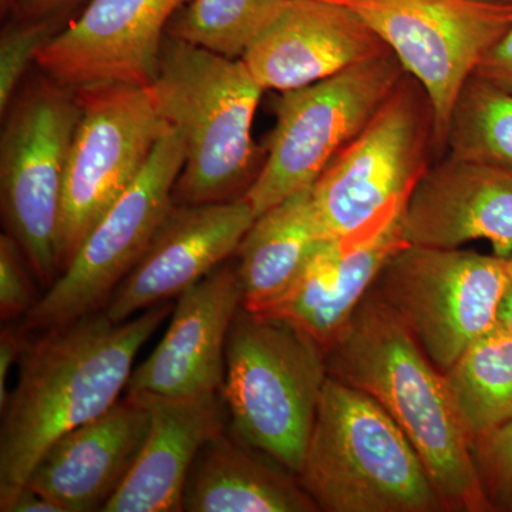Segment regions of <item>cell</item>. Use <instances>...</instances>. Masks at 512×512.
I'll use <instances>...</instances> for the list:
<instances>
[{"instance_id":"cell-1","label":"cell","mask_w":512,"mask_h":512,"mask_svg":"<svg viewBox=\"0 0 512 512\" xmlns=\"http://www.w3.org/2000/svg\"><path fill=\"white\" fill-rule=\"evenodd\" d=\"M171 311L168 301L116 323L100 309L36 338L29 333L18 384L2 409L0 511L8 510L47 448L119 402L138 352Z\"/></svg>"},{"instance_id":"cell-2","label":"cell","mask_w":512,"mask_h":512,"mask_svg":"<svg viewBox=\"0 0 512 512\" xmlns=\"http://www.w3.org/2000/svg\"><path fill=\"white\" fill-rule=\"evenodd\" d=\"M328 373L375 399L416 448L447 511H494L443 372L373 293L326 349Z\"/></svg>"},{"instance_id":"cell-3","label":"cell","mask_w":512,"mask_h":512,"mask_svg":"<svg viewBox=\"0 0 512 512\" xmlns=\"http://www.w3.org/2000/svg\"><path fill=\"white\" fill-rule=\"evenodd\" d=\"M148 90L161 117L183 138L174 204L244 198L256 177L252 126L264 93L244 60L165 36Z\"/></svg>"},{"instance_id":"cell-4","label":"cell","mask_w":512,"mask_h":512,"mask_svg":"<svg viewBox=\"0 0 512 512\" xmlns=\"http://www.w3.org/2000/svg\"><path fill=\"white\" fill-rule=\"evenodd\" d=\"M298 478L319 511H447L396 421L375 399L330 376Z\"/></svg>"},{"instance_id":"cell-5","label":"cell","mask_w":512,"mask_h":512,"mask_svg":"<svg viewBox=\"0 0 512 512\" xmlns=\"http://www.w3.org/2000/svg\"><path fill=\"white\" fill-rule=\"evenodd\" d=\"M328 377L326 348L306 330L271 313L238 309L220 392L231 431L296 476Z\"/></svg>"},{"instance_id":"cell-6","label":"cell","mask_w":512,"mask_h":512,"mask_svg":"<svg viewBox=\"0 0 512 512\" xmlns=\"http://www.w3.org/2000/svg\"><path fill=\"white\" fill-rule=\"evenodd\" d=\"M433 153V104L406 73L362 133L312 185L325 237L357 245L382 234L402 217Z\"/></svg>"},{"instance_id":"cell-7","label":"cell","mask_w":512,"mask_h":512,"mask_svg":"<svg viewBox=\"0 0 512 512\" xmlns=\"http://www.w3.org/2000/svg\"><path fill=\"white\" fill-rule=\"evenodd\" d=\"M79 119L74 90L43 72L25 83L3 116V224L45 291L60 275L57 231L67 158Z\"/></svg>"},{"instance_id":"cell-8","label":"cell","mask_w":512,"mask_h":512,"mask_svg":"<svg viewBox=\"0 0 512 512\" xmlns=\"http://www.w3.org/2000/svg\"><path fill=\"white\" fill-rule=\"evenodd\" d=\"M406 76L389 50L335 76L282 92L266 160L245 194L256 217L312 187Z\"/></svg>"},{"instance_id":"cell-9","label":"cell","mask_w":512,"mask_h":512,"mask_svg":"<svg viewBox=\"0 0 512 512\" xmlns=\"http://www.w3.org/2000/svg\"><path fill=\"white\" fill-rule=\"evenodd\" d=\"M510 284L503 256L406 245L384 265L372 291L446 372L498 325Z\"/></svg>"},{"instance_id":"cell-10","label":"cell","mask_w":512,"mask_h":512,"mask_svg":"<svg viewBox=\"0 0 512 512\" xmlns=\"http://www.w3.org/2000/svg\"><path fill=\"white\" fill-rule=\"evenodd\" d=\"M80 119L64 175L57 231L60 274L170 130L148 87L104 82L74 89Z\"/></svg>"},{"instance_id":"cell-11","label":"cell","mask_w":512,"mask_h":512,"mask_svg":"<svg viewBox=\"0 0 512 512\" xmlns=\"http://www.w3.org/2000/svg\"><path fill=\"white\" fill-rule=\"evenodd\" d=\"M183 138L170 128L133 184L111 204L59 275L19 325L26 332L66 325L106 306L174 207L183 170Z\"/></svg>"},{"instance_id":"cell-12","label":"cell","mask_w":512,"mask_h":512,"mask_svg":"<svg viewBox=\"0 0 512 512\" xmlns=\"http://www.w3.org/2000/svg\"><path fill=\"white\" fill-rule=\"evenodd\" d=\"M357 13L429 94L434 153L446 150L451 111L485 53L512 25V5L470 0H335Z\"/></svg>"},{"instance_id":"cell-13","label":"cell","mask_w":512,"mask_h":512,"mask_svg":"<svg viewBox=\"0 0 512 512\" xmlns=\"http://www.w3.org/2000/svg\"><path fill=\"white\" fill-rule=\"evenodd\" d=\"M188 0H90L40 52V72L67 89L120 82L148 87L171 19Z\"/></svg>"},{"instance_id":"cell-14","label":"cell","mask_w":512,"mask_h":512,"mask_svg":"<svg viewBox=\"0 0 512 512\" xmlns=\"http://www.w3.org/2000/svg\"><path fill=\"white\" fill-rule=\"evenodd\" d=\"M256 215L245 198L217 204L177 205L103 311L113 322L178 298L237 254Z\"/></svg>"},{"instance_id":"cell-15","label":"cell","mask_w":512,"mask_h":512,"mask_svg":"<svg viewBox=\"0 0 512 512\" xmlns=\"http://www.w3.org/2000/svg\"><path fill=\"white\" fill-rule=\"evenodd\" d=\"M348 6L335 0H285L242 56L264 90L289 92L389 52Z\"/></svg>"},{"instance_id":"cell-16","label":"cell","mask_w":512,"mask_h":512,"mask_svg":"<svg viewBox=\"0 0 512 512\" xmlns=\"http://www.w3.org/2000/svg\"><path fill=\"white\" fill-rule=\"evenodd\" d=\"M244 302L237 265L224 264L178 296L170 326L137 369L127 394L220 393L229 330Z\"/></svg>"},{"instance_id":"cell-17","label":"cell","mask_w":512,"mask_h":512,"mask_svg":"<svg viewBox=\"0 0 512 512\" xmlns=\"http://www.w3.org/2000/svg\"><path fill=\"white\" fill-rule=\"evenodd\" d=\"M407 244L460 248L467 242L493 245L495 255L512 254V173L448 154L430 165L402 214Z\"/></svg>"},{"instance_id":"cell-18","label":"cell","mask_w":512,"mask_h":512,"mask_svg":"<svg viewBox=\"0 0 512 512\" xmlns=\"http://www.w3.org/2000/svg\"><path fill=\"white\" fill-rule=\"evenodd\" d=\"M148 430L150 412L127 394L47 448L25 485L63 512L103 511L136 463Z\"/></svg>"},{"instance_id":"cell-19","label":"cell","mask_w":512,"mask_h":512,"mask_svg":"<svg viewBox=\"0 0 512 512\" xmlns=\"http://www.w3.org/2000/svg\"><path fill=\"white\" fill-rule=\"evenodd\" d=\"M150 412L136 463L103 512H181L185 481L198 451L227 430L221 393L200 396L128 394Z\"/></svg>"},{"instance_id":"cell-20","label":"cell","mask_w":512,"mask_h":512,"mask_svg":"<svg viewBox=\"0 0 512 512\" xmlns=\"http://www.w3.org/2000/svg\"><path fill=\"white\" fill-rule=\"evenodd\" d=\"M406 245L402 217L363 244L325 239L291 288L262 312L291 320L328 349L372 291L384 265Z\"/></svg>"},{"instance_id":"cell-21","label":"cell","mask_w":512,"mask_h":512,"mask_svg":"<svg viewBox=\"0 0 512 512\" xmlns=\"http://www.w3.org/2000/svg\"><path fill=\"white\" fill-rule=\"evenodd\" d=\"M183 511L316 512L319 508L296 474L224 430L198 451L185 481Z\"/></svg>"},{"instance_id":"cell-22","label":"cell","mask_w":512,"mask_h":512,"mask_svg":"<svg viewBox=\"0 0 512 512\" xmlns=\"http://www.w3.org/2000/svg\"><path fill=\"white\" fill-rule=\"evenodd\" d=\"M325 239L306 188L256 217L238 248L242 306L262 312L296 281L303 266Z\"/></svg>"},{"instance_id":"cell-23","label":"cell","mask_w":512,"mask_h":512,"mask_svg":"<svg viewBox=\"0 0 512 512\" xmlns=\"http://www.w3.org/2000/svg\"><path fill=\"white\" fill-rule=\"evenodd\" d=\"M443 377L471 444L512 417V336L495 326L458 357Z\"/></svg>"},{"instance_id":"cell-24","label":"cell","mask_w":512,"mask_h":512,"mask_svg":"<svg viewBox=\"0 0 512 512\" xmlns=\"http://www.w3.org/2000/svg\"><path fill=\"white\" fill-rule=\"evenodd\" d=\"M446 150L512 173V93L471 76L451 111Z\"/></svg>"},{"instance_id":"cell-25","label":"cell","mask_w":512,"mask_h":512,"mask_svg":"<svg viewBox=\"0 0 512 512\" xmlns=\"http://www.w3.org/2000/svg\"><path fill=\"white\" fill-rule=\"evenodd\" d=\"M285 0H188L167 36L229 59H242L275 19Z\"/></svg>"},{"instance_id":"cell-26","label":"cell","mask_w":512,"mask_h":512,"mask_svg":"<svg viewBox=\"0 0 512 512\" xmlns=\"http://www.w3.org/2000/svg\"><path fill=\"white\" fill-rule=\"evenodd\" d=\"M66 18L12 20L0 35V114L5 116L22 86L30 64L63 30Z\"/></svg>"},{"instance_id":"cell-27","label":"cell","mask_w":512,"mask_h":512,"mask_svg":"<svg viewBox=\"0 0 512 512\" xmlns=\"http://www.w3.org/2000/svg\"><path fill=\"white\" fill-rule=\"evenodd\" d=\"M35 281L22 249L5 232L0 237V318L3 322L22 320L32 311L40 299Z\"/></svg>"},{"instance_id":"cell-28","label":"cell","mask_w":512,"mask_h":512,"mask_svg":"<svg viewBox=\"0 0 512 512\" xmlns=\"http://www.w3.org/2000/svg\"><path fill=\"white\" fill-rule=\"evenodd\" d=\"M471 453L491 500L512 481V417L497 429L474 440Z\"/></svg>"},{"instance_id":"cell-29","label":"cell","mask_w":512,"mask_h":512,"mask_svg":"<svg viewBox=\"0 0 512 512\" xmlns=\"http://www.w3.org/2000/svg\"><path fill=\"white\" fill-rule=\"evenodd\" d=\"M473 76L512 93V25L488 49Z\"/></svg>"},{"instance_id":"cell-30","label":"cell","mask_w":512,"mask_h":512,"mask_svg":"<svg viewBox=\"0 0 512 512\" xmlns=\"http://www.w3.org/2000/svg\"><path fill=\"white\" fill-rule=\"evenodd\" d=\"M84 0H2V13H12L13 20L35 22L53 18H66Z\"/></svg>"},{"instance_id":"cell-31","label":"cell","mask_w":512,"mask_h":512,"mask_svg":"<svg viewBox=\"0 0 512 512\" xmlns=\"http://www.w3.org/2000/svg\"><path fill=\"white\" fill-rule=\"evenodd\" d=\"M29 339V332L22 326L6 325L0 333V409L5 407L9 399L8 384L9 373L13 365L19 362Z\"/></svg>"},{"instance_id":"cell-32","label":"cell","mask_w":512,"mask_h":512,"mask_svg":"<svg viewBox=\"0 0 512 512\" xmlns=\"http://www.w3.org/2000/svg\"><path fill=\"white\" fill-rule=\"evenodd\" d=\"M6 512H63V510L55 501L37 493L29 485H23Z\"/></svg>"},{"instance_id":"cell-33","label":"cell","mask_w":512,"mask_h":512,"mask_svg":"<svg viewBox=\"0 0 512 512\" xmlns=\"http://www.w3.org/2000/svg\"><path fill=\"white\" fill-rule=\"evenodd\" d=\"M498 325L512 336V284L508 286L500 309H498Z\"/></svg>"},{"instance_id":"cell-34","label":"cell","mask_w":512,"mask_h":512,"mask_svg":"<svg viewBox=\"0 0 512 512\" xmlns=\"http://www.w3.org/2000/svg\"><path fill=\"white\" fill-rule=\"evenodd\" d=\"M493 508L500 511H511L512 512V481L510 484L505 485L503 490L498 491L497 494L491 498Z\"/></svg>"},{"instance_id":"cell-35","label":"cell","mask_w":512,"mask_h":512,"mask_svg":"<svg viewBox=\"0 0 512 512\" xmlns=\"http://www.w3.org/2000/svg\"><path fill=\"white\" fill-rule=\"evenodd\" d=\"M470 2L485 3V5H512V0H470Z\"/></svg>"},{"instance_id":"cell-36","label":"cell","mask_w":512,"mask_h":512,"mask_svg":"<svg viewBox=\"0 0 512 512\" xmlns=\"http://www.w3.org/2000/svg\"><path fill=\"white\" fill-rule=\"evenodd\" d=\"M508 265V274H510L511 284H512V254L507 258Z\"/></svg>"}]
</instances>
